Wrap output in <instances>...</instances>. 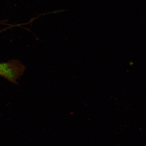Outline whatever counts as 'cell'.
Segmentation results:
<instances>
[{"label":"cell","instance_id":"obj_1","mask_svg":"<svg viewBox=\"0 0 146 146\" xmlns=\"http://www.w3.org/2000/svg\"><path fill=\"white\" fill-rule=\"evenodd\" d=\"M23 71V66L17 62L0 64V75L11 81H16Z\"/></svg>","mask_w":146,"mask_h":146}]
</instances>
